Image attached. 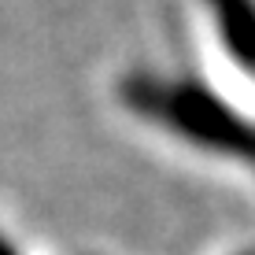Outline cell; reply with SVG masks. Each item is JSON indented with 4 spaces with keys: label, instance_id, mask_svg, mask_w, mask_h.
Segmentation results:
<instances>
[{
    "label": "cell",
    "instance_id": "1",
    "mask_svg": "<svg viewBox=\"0 0 255 255\" xmlns=\"http://www.w3.org/2000/svg\"><path fill=\"white\" fill-rule=\"evenodd\" d=\"M166 115H170V126H178L181 133L204 140V144H222V148L248 144V133L237 126V119L226 108H218L215 100H207L200 89H181L178 96H170Z\"/></svg>",
    "mask_w": 255,
    "mask_h": 255
},
{
    "label": "cell",
    "instance_id": "3",
    "mask_svg": "<svg viewBox=\"0 0 255 255\" xmlns=\"http://www.w3.org/2000/svg\"><path fill=\"white\" fill-rule=\"evenodd\" d=\"M0 255H7V252H4V248H0Z\"/></svg>",
    "mask_w": 255,
    "mask_h": 255
},
{
    "label": "cell",
    "instance_id": "2",
    "mask_svg": "<svg viewBox=\"0 0 255 255\" xmlns=\"http://www.w3.org/2000/svg\"><path fill=\"white\" fill-rule=\"evenodd\" d=\"M218 15L226 22V33H230V45L241 52L244 59L255 63V11L248 7V0H215Z\"/></svg>",
    "mask_w": 255,
    "mask_h": 255
}]
</instances>
